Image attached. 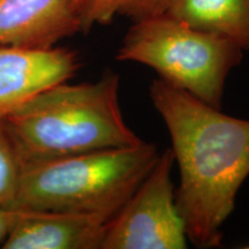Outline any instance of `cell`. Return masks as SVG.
Returning <instances> with one entry per match:
<instances>
[{
  "label": "cell",
  "instance_id": "cell-12",
  "mask_svg": "<svg viewBox=\"0 0 249 249\" xmlns=\"http://www.w3.org/2000/svg\"><path fill=\"white\" fill-rule=\"evenodd\" d=\"M24 209H1L0 208V247L4 245L9 233L23 217Z\"/></svg>",
  "mask_w": 249,
  "mask_h": 249
},
{
  "label": "cell",
  "instance_id": "cell-2",
  "mask_svg": "<svg viewBox=\"0 0 249 249\" xmlns=\"http://www.w3.org/2000/svg\"><path fill=\"white\" fill-rule=\"evenodd\" d=\"M119 87L107 71L95 82L55 85L2 117L23 163L141 143L123 117Z\"/></svg>",
  "mask_w": 249,
  "mask_h": 249
},
{
  "label": "cell",
  "instance_id": "cell-6",
  "mask_svg": "<svg viewBox=\"0 0 249 249\" xmlns=\"http://www.w3.org/2000/svg\"><path fill=\"white\" fill-rule=\"evenodd\" d=\"M80 67L79 55L66 48L0 45V117L18 110L44 90L67 82Z\"/></svg>",
  "mask_w": 249,
  "mask_h": 249
},
{
  "label": "cell",
  "instance_id": "cell-1",
  "mask_svg": "<svg viewBox=\"0 0 249 249\" xmlns=\"http://www.w3.org/2000/svg\"><path fill=\"white\" fill-rule=\"evenodd\" d=\"M149 97L172 142L180 172L176 202L188 241L198 248L218 247L249 176V120L223 113L158 77Z\"/></svg>",
  "mask_w": 249,
  "mask_h": 249
},
{
  "label": "cell",
  "instance_id": "cell-3",
  "mask_svg": "<svg viewBox=\"0 0 249 249\" xmlns=\"http://www.w3.org/2000/svg\"><path fill=\"white\" fill-rule=\"evenodd\" d=\"M158 155L155 144L142 141L133 147L24 163L17 208L88 214L108 222Z\"/></svg>",
  "mask_w": 249,
  "mask_h": 249
},
{
  "label": "cell",
  "instance_id": "cell-10",
  "mask_svg": "<svg viewBox=\"0 0 249 249\" xmlns=\"http://www.w3.org/2000/svg\"><path fill=\"white\" fill-rule=\"evenodd\" d=\"M170 0H79L81 33L108 24L117 17L133 22L166 13Z\"/></svg>",
  "mask_w": 249,
  "mask_h": 249
},
{
  "label": "cell",
  "instance_id": "cell-8",
  "mask_svg": "<svg viewBox=\"0 0 249 249\" xmlns=\"http://www.w3.org/2000/svg\"><path fill=\"white\" fill-rule=\"evenodd\" d=\"M107 222L88 214L27 210L2 249H101Z\"/></svg>",
  "mask_w": 249,
  "mask_h": 249
},
{
  "label": "cell",
  "instance_id": "cell-11",
  "mask_svg": "<svg viewBox=\"0 0 249 249\" xmlns=\"http://www.w3.org/2000/svg\"><path fill=\"white\" fill-rule=\"evenodd\" d=\"M23 160L9 135L4 118L0 117V208L18 209Z\"/></svg>",
  "mask_w": 249,
  "mask_h": 249
},
{
  "label": "cell",
  "instance_id": "cell-5",
  "mask_svg": "<svg viewBox=\"0 0 249 249\" xmlns=\"http://www.w3.org/2000/svg\"><path fill=\"white\" fill-rule=\"evenodd\" d=\"M174 156L160 152L155 164L105 227L101 249H185L188 236L176 202Z\"/></svg>",
  "mask_w": 249,
  "mask_h": 249
},
{
  "label": "cell",
  "instance_id": "cell-9",
  "mask_svg": "<svg viewBox=\"0 0 249 249\" xmlns=\"http://www.w3.org/2000/svg\"><path fill=\"white\" fill-rule=\"evenodd\" d=\"M166 13L249 52V0H170Z\"/></svg>",
  "mask_w": 249,
  "mask_h": 249
},
{
  "label": "cell",
  "instance_id": "cell-4",
  "mask_svg": "<svg viewBox=\"0 0 249 249\" xmlns=\"http://www.w3.org/2000/svg\"><path fill=\"white\" fill-rule=\"evenodd\" d=\"M116 58L144 65L167 85L222 108L226 80L244 51L231 40L164 13L133 22Z\"/></svg>",
  "mask_w": 249,
  "mask_h": 249
},
{
  "label": "cell",
  "instance_id": "cell-7",
  "mask_svg": "<svg viewBox=\"0 0 249 249\" xmlns=\"http://www.w3.org/2000/svg\"><path fill=\"white\" fill-rule=\"evenodd\" d=\"M77 33L79 0H0V45L50 49Z\"/></svg>",
  "mask_w": 249,
  "mask_h": 249
}]
</instances>
